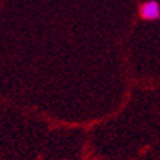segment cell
I'll list each match as a JSON object with an SVG mask.
<instances>
[{
  "mask_svg": "<svg viewBox=\"0 0 160 160\" xmlns=\"http://www.w3.org/2000/svg\"><path fill=\"white\" fill-rule=\"evenodd\" d=\"M141 18L147 21H154L160 18V6L156 0H147L146 3H142L140 9Z\"/></svg>",
  "mask_w": 160,
  "mask_h": 160,
  "instance_id": "1",
  "label": "cell"
}]
</instances>
